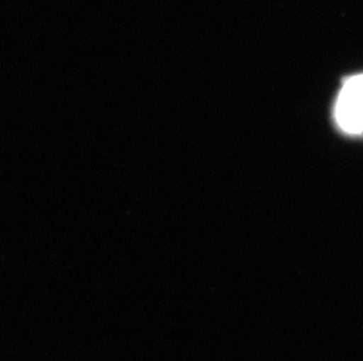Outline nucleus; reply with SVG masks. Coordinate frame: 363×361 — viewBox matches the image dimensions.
Listing matches in <instances>:
<instances>
[{"label":"nucleus","instance_id":"1","mask_svg":"<svg viewBox=\"0 0 363 361\" xmlns=\"http://www.w3.org/2000/svg\"><path fill=\"white\" fill-rule=\"evenodd\" d=\"M335 120L350 135L363 134V73L347 79L336 99Z\"/></svg>","mask_w":363,"mask_h":361}]
</instances>
